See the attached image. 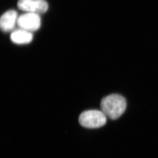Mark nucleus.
<instances>
[{
  "label": "nucleus",
  "instance_id": "1",
  "mask_svg": "<svg viewBox=\"0 0 158 158\" xmlns=\"http://www.w3.org/2000/svg\"><path fill=\"white\" fill-rule=\"evenodd\" d=\"M127 102L124 97L113 94L102 98L101 102L102 111L107 117L115 120L124 113Z\"/></svg>",
  "mask_w": 158,
  "mask_h": 158
},
{
  "label": "nucleus",
  "instance_id": "2",
  "mask_svg": "<svg viewBox=\"0 0 158 158\" xmlns=\"http://www.w3.org/2000/svg\"><path fill=\"white\" fill-rule=\"evenodd\" d=\"M79 123L87 128H98L106 124L107 117L102 111L89 110L81 113L79 117Z\"/></svg>",
  "mask_w": 158,
  "mask_h": 158
},
{
  "label": "nucleus",
  "instance_id": "3",
  "mask_svg": "<svg viewBox=\"0 0 158 158\" xmlns=\"http://www.w3.org/2000/svg\"><path fill=\"white\" fill-rule=\"evenodd\" d=\"M17 25L19 28L30 32L38 31L41 25V19L39 14L25 12L18 17Z\"/></svg>",
  "mask_w": 158,
  "mask_h": 158
},
{
  "label": "nucleus",
  "instance_id": "4",
  "mask_svg": "<svg viewBox=\"0 0 158 158\" xmlns=\"http://www.w3.org/2000/svg\"><path fill=\"white\" fill-rule=\"evenodd\" d=\"M18 7L25 12L40 15L45 13L49 6L45 0H19Z\"/></svg>",
  "mask_w": 158,
  "mask_h": 158
},
{
  "label": "nucleus",
  "instance_id": "5",
  "mask_svg": "<svg viewBox=\"0 0 158 158\" xmlns=\"http://www.w3.org/2000/svg\"><path fill=\"white\" fill-rule=\"evenodd\" d=\"M18 14L14 10H9L6 12L0 17V29L8 32L13 31L18 23Z\"/></svg>",
  "mask_w": 158,
  "mask_h": 158
},
{
  "label": "nucleus",
  "instance_id": "6",
  "mask_svg": "<svg viewBox=\"0 0 158 158\" xmlns=\"http://www.w3.org/2000/svg\"><path fill=\"white\" fill-rule=\"evenodd\" d=\"M33 40V35L26 30L19 28L13 31L11 35L12 42L17 45H25L29 44Z\"/></svg>",
  "mask_w": 158,
  "mask_h": 158
}]
</instances>
